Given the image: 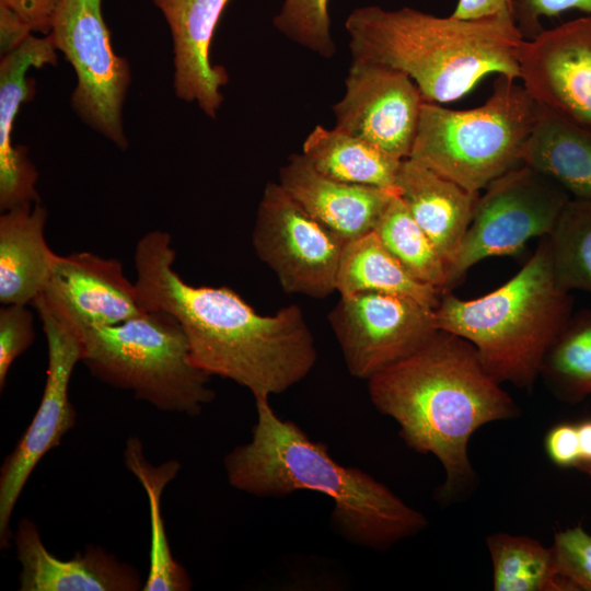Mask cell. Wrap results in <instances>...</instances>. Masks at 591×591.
Here are the masks:
<instances>
[{"label": "cell", "instance_id": "obj_14", "mask_svg": "<svg viewBox=\"0 0 591 591\" xmlns=\"http://www.w3.org/2000/svg\"><path fill=\"white\" fill-rule=\"evenodd\" d=\"M520 80L541 105L591 131V15L523 39Z\"/></svg>", "mask_w": 591, "mask_h": 591}, {"label": "cell", "instance_id": "obj_24", "mask_svg": "<svg viewBox=\"0 0 591 591\" xmlns=\"http://www.w3.org/2000/svg\"><path fill=\"white\" fill-rule=\"evenodd\" d=\"M302 154L328 177L390 189H396L403 161L335 126L332 129L316 126L304 140Z\"/></svg>", "mask_w": 591, "mask_h": 591}, {"label": "cell", "instance_id": "obj_26", "mask_svg": "<svg viewBox=\"0 0 591 591\" xmlns=\"http://www.w3.org/2000/svg\"><path fill=\"white\" fill-rule=\"evenodd\" d=\"M486 544L495 591H566L552 548L531 537L508 533L488 535Z\"/></svg>", "mask_w": 591, "mask_h": 591}, {"label": "cell", "instance_id": "obj_10", "mask_svg": "<svg viewBox=\"0 0 591 591\" xmlns=\"http://www.w3.org/2000/svg\"><path fill=\"white\" fill-rule=\"evenodd\" d=\"M252 243L287 293L324 299L336 291L346 241L309 215L278 183L260 198Z\"/></svg>", "mask_w": 591, "mask_h": 591}, {"label": "cell", "instance_id": "obj_31", "mask_svg": "<svg viewBox=\"0 0 591 591\" xmlns=\"http://www.w3.org/2000/svg\"><path fill=\"white\" fill-rule=\"evenodd\" d=\"M566 591H591V534L577 525L555 534L551 547Z\"/></svg>", "mask_w": 591, "mask_h": 591}, {"label": "cell", "instance_id": "obj_5", "mask_svg": "<svg viewBox=\"0 0 591 591\" xmlns=\"http://www.w3.org/2000/svg\"><path fill=\"white\" fill-rule=\"evenodd\" d=\"M571 310L570 291L555 277L545 235L506 283L471 300L445 292L433 312L438 329L468 340L497 382L531 390Z\"/></svg>", "mask_w": 591, "mask_h": 591}, {"label": "cell", "instance_id": "obj_33", "mask_svg": "<svg viewBox=\"0 0 591 591\" xmlns=\"http://www.w3.org/2000/svg\"><path fill=\"white\" fill-rule=\"evenodd\" d=\"M510 7L524 39H532L544 30L541 18L556 16L572 9L591 14V0H510Z\"/></svg>", "mask_w": 591, "mask_h": 591}, {"label": "cell", "instance_id": "obj_35", "mask_svg": "<svg viewBox=\"0 0 591 591\" xmlns=\"http://www.w3.org/2000/svg\"><path fill=\"white\" fill-rule=\"evenodd\" d=\"M60 0H0L15 12L32 30L48 35Z\"/></svg>", "mask_w": 591, "mask_h": 591}, {"label": "cell", "instance_id": "obj_7", "mask_svg": "<svg viewBox=\"0 0 591 591\" xmlns=\"http://www.w3.org/2000/svg\"><path fill=\"white\" fill-rule=\"evenodd\" d=\"M78 334L81 362L94 378L159 410L197 416L216 396L211 375L192 362L182 326L164 311Z\"/></svg>", "mask_w": 591, "mask_h": 591}, {"label": "cell", "instance_id": "obj_20", "mask_svg": "<svg viewBox=\"0 0 591 591\" xmlns=\"http://www.w3.org/2000/svg\"><path fill=\"white\" fill-rule=\"evenodd\" d=\"M395 188L448 266L472 222L479 193L409 158L402 161Z\"/></svg>", "mask_w": 591, "mask_h": 591}, {"label": "cell", "instance_id": "obj_38", "mask_svg": "<svg viewBox=\"0 0 591 591\" xmlns=\"http://www.w3.org/2000/svg\"><path fill=\"white\" fill-rule=\"evenodd\" d=\"M576 424L581 459L579 465L583 463H591V418L583 419Z\"/></svg>", "mask_w": 591, "mask_h": 591}, {"label": "cell", "instance_id": "obj_2", "mask_svg": "<svg viewBox=\"0 0 591 591\" xmlns=\"http://www.w3.org/2000/svg\"><path fill=\"white\" fill-rule=\"evenodd\" d=\"M372 404L399 426L412 450L432 454L445 479L438 495L450 500L470 490L475 472L467 445L482 426L514 418L515 402L485 369L465 338L439 331L420 350L368 380Z\"/></svg>", "mask_w": 591, "mask_h": 591}, {"label": "cell", "instance_id": "obj_39", "mask_svg": "<svg viewBox=\"0 0 591 591\" xmlns=\"http://www.w3.org/2000/svg\"><path fill=\"white\" fill-rule=\"evenodd\" d=\"M577 470H579L580 472L584 473L586 475H588L590 478H591V463H583V464H580Z\"/></svg>", "mask_w": 591, "mask_h": 591}, {"label": "cell", "instance_id": "obj_32", "mask_svg": "<svg viewBox=\"0 0 591 591\" xmlns=\"http://www.w3.org/2000/svg\"><path fill=\"white\" fill-rule=\"evenodd\" d=\"M34 316L24 304H5L0 309V389L7 383L8 372L34 341Z\"/></svg>", "mask_w": 591, "mask_h": 591}, {"label": "cell", "instance_id": "obj_27", "mask_svg": "<svg viewBox=\"0 0 591 591\" xmlns=\"http://www.w3.org/2000/svg\"><path fill=\"white\" fill-rule=\"evenodd\" d=\"M540 375L565 402L591 395V310L571 315L548 347Z\"/></svg>", "mask_w": 591, "mask_h": 591}, {"label": "cell", "instance_id": "obj_16", "mask_svg": "<svg viewBox=\"0 0 591 591\" xmlns=\"http://www.w3.org/2000/svg\"><path fill=\"white\" fill-rule=\"evenodd\" d=\"M172 35L175 94L196 103L216 118L228 83L224 67L210 61V45L218 21L230 0H152Z\"/></svg>", "mask_w": 591, "mask_h": 591}, {"label": "cell", "instance_id": "obj_30", "mask_svg": "<svg viewBox=\"0 0 591 591\" xmlns=\"http://www.w3.org/2000/svg\"><path fill=\"white\" fill-rule=\"evenodd\" d=\"M329 0H282L273 20L275 27L296 44L323 58L336 47L331 32Z\"/></svg>", "mask_w": 591, "mask_h": 591}, {"label": "cell", "instance_id": "obj_21", "mask_svg": "<svg viewBox=\"0 0 591 591\" xmlns=\"http://www.w3.org/2000/svg\"><path fill=\"white\" fill-rule=\"evenodd\" d=\"M47 211L37 202L16 206L0 216V302L32 304L42 293L57 257L44 229Z\"/></svg>", "mask_w": 591, "mask_h": 591}, {"label": "cell", "instance_id": "obj_37", "mask_svg": "<svg viewBox=\"0 0 591 591\" xmlns=\"http://www.w3.org/2000/svg\"><path fill=\"white\" fill-rule=\"evenodd\" d=\"M510 10V0H459L452 13L459 19H479Z\"/></svg>", "mask_w": 591, "mask_h": 591}, {"label": "cell", "instance_id": "obj_13", "mask_svg": "<svg viewBox=\"0 0 591 591\" xmlns=\"http://www.w3.org/2000/svg\"><path fill=\"white\" fill-rule=\"evenodd\" d=\"M424 102L404 72L352 58L345 93L333 105L335 127L404 160L410 155Z\"/></svg>", "mask_w": 591, "mask_h": 591}, {"label": "cell", "instance_id": "obj_36", "mask_svg": "<svg viewBox=\"0 0 591 591\" xmlns=\"http://www.w3.org/2000/svg\"><path fill=\"white\" fill-rule=\"evenodd\" d=\"M30 26L11 9L0 4V50L4 56L21 46L32 35Z\"/></svg>", "mask_w": 591, "mask_h": 591}, {"label": "cell", "instance_id": "obj_3", "mask_svg": "<svg viewBox=\"0 0 591 591\" xmlns=\"http://www.w3.org/2000/svg\"><path fill=\"white\" fill-rule=\"evenodd\" d=\"M268 398H255L257 420L251 441L224 456L232 487L263 498H281L298 490L323 494L334 501L331 520L335 531L349 543L375 551H385L427 526L425 515L384 484L359 468L341 465L326 444L276 415Z\"/></svg>", "mask_w": 591, "mask_h": 591}, {"label": "cell", "instance_id": "obj_12", "mask_svg": "<svg viewBox=\"0 0 591 591\" xmlns=\"http://www.w3.org/2000/svg\"><path fill=\"white\" fill-rule=\"evenodd\" d=\"M433 310L402 296L358 292L340 296L328 320L350 374L369 380L437 335Z\"/></svg>", "mask_w": 591, "mask_h": 591}, {"label": "cell", "instance_id": "obj_25", "mask_svg": "<svg viewBox=\"0 0 591 591\" xmlns=\"http://www.w3.org/2000/svg\"><path fill=\"white\" fill-rule=\"evenodd\" d=\"M126 467L143 487L149 503L151 542L149 570L143 591H188L192 581L186 569L173 557L162 517L164 488L178 474L181 464L169 460L151 464L143 455L139 438L130 437L124 451Z\"/></svg>", "mask_w": 591, "mask_h": 591}, {"label": "cell", "instance_id": "obj_18", "mask_svg": "<svg viewBox=\"0 0 591 591\" xmlns=\"http://www.w3.org/2000/svg\"><path fill=\"white\" fill-rule=\"evenodd\" d=\"M278 184L309 215L344 241L372 232L396 189L350 184L318 172L302 153L289 157Z\"/></svg>", "mask_w": 591, "mask_h": 591}, {"label": "cell", "instance_id": "obj_11", "mask_svg": "<svg viewBox=\"0 0 591 591\" xmlns=\"http://www.w3.org/2000/svg\"><path fill=\"white\" fill-rule=\"evenodd\" d=\"M40 317L47 341V373L39 406L0 468V547L13 542L11 517L28 477L43 456L58 447L77 421L69 398L72 371L82 359L79 334L43 304H32Z\"/></svg>", "mask_w": 591, "mask_h": 591}, {"label": "cell", "instance_id": "obj_4", "mask_svg": "<svg viewBox=\"0 0 591 591\" xmlns=\"http://www.w3.org/2000/svg\"><path fill=\"white\" fill-rule=\"evenodd\" d=\"M354 59L407 74L424 100H459L489 73L520 78L523 36L512 12L479 19L441 18L413 8L355 9L346 19Z\"/></svg>", "mask_w": 591, "mask_h": 591}, {"label": "cell", "instance_id": "obj_29", "mask_svg": "<svg viewBox=\"0 0 591 591\" xmlns=\"http://www.w3.org/2000/svg\"><path fill=\"white\" fill-rule=\"evenodd\" d=\"M546 236L558 283L591 293V200L571 197Z\"/></svg>", "mask_w": 591, "mask_h": 591}, {"label": "cell", "instance_id": "obj_28", "mask_svg": "<svg viewBox=\"0 0 591 591\" xmlns=\"http://www.w3.org/2000/svg\"><path fill=\"white\" fill-rule=\"evenodd\" d=\"M373 231L414 277L444 293L445 262L398 195L392 199Z\"/></svg>", "mask_w": 591, "mask_h": 591}, {"label": "cell", "instance_id": "obj_9", "mask_svg": "<svg viewBox=\"0 0 591 591\" xmlns=\"http://www.w3.org/2000/svg\"><path fill=\"white\" fill-rule=\"evenodd\" d=\"M49 35L77 76L73 111L92 129L126 149L121 112L130 68L113 49L102 0H60Z\"/></svg>", "mask_w": 591, "mask_h": 591}, {"label": "cell", "instance_id": "obj_1", "mask_svg": "<svg viewBox=\"0 0 591 591\" xmlns=\"http://www.w3.org/2000/svg\"><path fill=\"white\" fill-rule=\"evenodd\" d=\"M171 242L163 231L137 242L135 287L144 311H164L179 323L197 368L235 382L254 398L280 394L311 372L317 351L298 305L260 315L227 286H192L174 270Z\"/></svg>", "mask_w": 591, "mask_h": 591}, {"label": "cell", "instance_id": "obj_34", "mask_svg": "<svg viewBox=\"0 0 591 591\" xmlns=\"http://www.w3.org/2000/svg\"><path fill=\"white\" fill-rule=\"evenodd\" d=\"M544 448L553 464L577 468L581 461L577 424L565 421L553 426L545 436Z\"/></svg>", "mask_w": 591, "mask_h": 591}, {"label": "cell", "instance_id": "obj_17", "mask_svg": "<svg viewBox=\"0 0 591 591\" xmlns=\"http://www.w3.org/2000/svg\"><path fill=\"white\" fill-rule=\"evenodd\" d=\"M21 565V591H138V570L100 546L88 545L71 559L54 556L44 545L35 523L23 518L13 535Z\"/></svg>", "mask_w": 591, "mask_h": 591}, {"label": "cell", "instance_id": "obj_15", "mask_svg": "<svg viewBox=\"0 0 591 591\" xmlns=\"http://www.w3.org/2000/svg\"><path fill=\"white\" fill-rule=\"evenodd\" d=\"M34 302L43 304L77 333L117 325L146 312L120 260L90 252L57 255Z\"/></svg>", "mask_w": 591, "mask_h": 591}, {"label": "cell", "instance_id": "obj_23", "mask_svg": "<svg viewBox=\"0 0 591 591\" xmlns=\"http://www.w3.org/2000/svg\"><path fill=\"white\" fill-rule=\"evenodd\" d=\"M340 296L381 292L413 299L436 309L441 291L414 277L374 231L346 243L336 278Z\"/></svg>", "mask_w": 591, "mask_h": 591}, {"label": "cell", "instance_id": "obj_22", "mask_svg": "<svg viewBox=\"0 0 591 591\" xmlns=\"http://www.w3.org/2000/svg\"><path fill=\"white\" fill-rule=\"evenodd\" d=\"M522 163L553 178L572 198L591 200V131L541 104Z\"/></svg>", "mask_w": 591, "mask_h": 591}, {"label": "cell", "instance_id": "obj_8", "mask_svg": "<svg viewBox=\"0 0 591 591\" xmlns=\"http://www.w3.org/2000/svg\"><path fill=\"white\" fill-rule=\"evenodd\" d=\"M570 198L557 182L524 163L490 182L479 195L455 258L447 266L444 293L475 264L517 255L531 239L548 235Z\"/></svg>", "mask_w": 591, "mask_h": 591}, {"label": "cell", "instance_id": "obj_19", "mask_svg": "<svg viewBox=\"0 0 591 591\" xmlns=\"http://www.w3.org/2000/svg\"><path fill=\"white\" fill-rule=\"evenodd\" d=\"M57 49L51 36L31 35L0 63V209L39 201L35 185L38 172L24 147L13 144V129L20 106L31 101L35 82L27 78L32 68L56 66Z\"/></svg>", "mask_w": 591, "mask_h": 591}, {"label": "cell", "instance_id": "obj_6", "mask_svg": "<svg viewBox=\"0 0 591 591\" xmlns=\"http://www.w3.org/2000/svg\"><path fill=\"white\" fill-rule=\"evenodd\" d=\"M517 80L498 74L491 95L475 108L455 111L425 101L409 159L478 193L521 165L538 103Z\"/></svg>", "mask_w": 591, "mask_h": 591}]
</instances>
